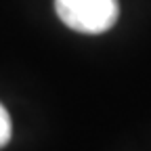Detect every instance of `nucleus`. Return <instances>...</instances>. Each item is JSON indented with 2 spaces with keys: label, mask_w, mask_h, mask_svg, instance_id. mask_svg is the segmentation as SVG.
<instances>
[{
  "label": "nucleus",
  "mask_w": 151,
  "mask_h": 151,
  "mask_svg": "<svg viewBox=\"0 0 151 151\" xmlns=\"http://www.w3.org/2000/svg\"><path fill=\"white\" fill-rule=\"evenodd\" d=\"M59 19L80 34H103L118 21V0H55Z\"/></svg>",
  "instance_id": "nucleus-1"
},
{
  "label": "nucleus",
  "mask_w": 151,
  "mask_h": 151,
  "mask_svg": "<svg viewBox=\"0 0 151 151\" xmlns=\"http://www.w3.org/2000/svg\"><path fill=\"white\" fill-rule=\"evenodd\" d=\"M11 134H13L11 116H9V111L4 109V105L0 103V149H2V147L11 141Z\"/></svg>",
  "instance_id": "nucleus-2"
}]
</instances>
